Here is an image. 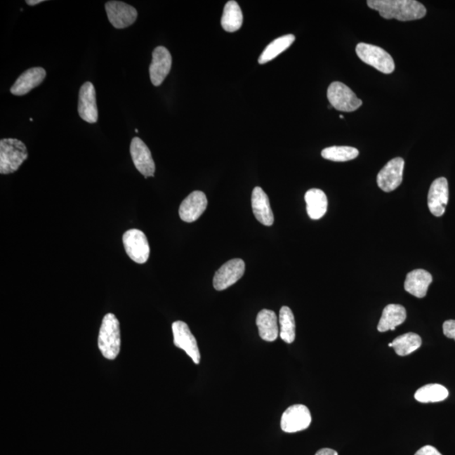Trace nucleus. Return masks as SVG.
<instances>
[{"label": "nucleus", "instance_id": "c756f323", "mask_svg": "<svg viewBox=\"0 0 455 455\" xmlns=\"http://www.w3.org/2000/svg\"><path fill=\"white\" fill-rule=\"evenodd\" d=\"M415 455H442L440 451L431 445H427L420 449Z\"/></svg>", "mask_w": 455, "mask_h": 455}, {"label": "nucleus", "instance_id": "b1692460", "mask_svg": "<svg viewBox=\"0 0 455 455\" xmlns=\"http://www.w3.org/2000/svg\"><path fill=\"white\" fill-rule=\"evenodd\" d=\"M421 345V338L416 333L409 332L396 337L389 344L390 348H393L395 352L399 356H407L409 354L416 351Z\"/></svg>", "mask_w": 455, "mask_h": 455}, {"label": "nucleus", "instance_id": "f03ea898", "mask_svg": "<svg viewBox=\"0 0 455 455\" xmlns=\"http://www.w3.org/2000/svg\"><path fill=\"white\" fill-rule=\"evenodd\" d=\"M98 347L103 357L114 360L121 349L120 324L115 315L109 313L104 316L101 323Z\"/></svg>", "mask_w": 455, "mask_h": 455}, {"label": "nucleus", "instance_id": "dca6fc26", "mask_svg": "<svg viewBox=\"0 0 455 455\" xmlns=\"http://www.w3.org/2000/svg\"><path fill=\"white\" fill-rule=\"evenodd\" d=\"M208 199L205 193L200 191L190 193L180 206L179 215L181 220L187 223L195 222L204 213Z\"/></svg>", "mask_w": 455, "mask_h": 455}, {"label": "nucleus", "instance_id": "4468645a", "mask_svg": "<svg viewBox=\"0 0 455 455\" xmlns=\"http://www.w3.org/2000/svg\"><path fill=\"white\" fill-rule=\"evenodd\" d=\"M78 112L79 117L88 124L98 121L95 88L91 82H86L79 90Z\"/></svg>", "mask_w": 455, "mask_h": 455}, {"label": "nucleus", "instance_id": "7c9ffc66", "mask_svg": "<svg viewBox=\"0 0 455 455\" xmlns=\"http://www.w3.org/2000/svg\"><path fill=\"white\" fill-rule=\"evenodd\" d=\"M315 455H338L336 451L331 449H319Z\"/></svg>", "mask_w": 455, "mask_h": 455}, {"label": "nucleus", "instance_id": "0eeeda50", "mask_svg": "<svg viewBox=\"0 0 455 455\" xmlns=\"http://www.w3.org/2000/svg\"><path fill=\"white\" fill-rule=\"evenodd\" d=\"M176 347L183 349L196 364L201 361V354L195 336L190 331L187 323L177 320L172 324Z\"/></svg>", "mask_w": 455, "mask_h": 455}, {"label": "nucleus", "instance_id": "423d86ee", "mask_svg": "<svg viewBox=\"0 0 455 455\" xmlns=\"http://www.w3.org/2000/svg\"><path fill=\"white\" fill-rule=\"evenodd\" d=\"M122 242H124L126 254L135 263L143 264L149 259L150 244L143 231L133 229L125 232Z\"/></svg>", "mask_w": 455, "mask_h": 455}, {"label": "nucleus", "instance_id": "393cba45", "mask_svg": "<svg viewBox=\"0 0 455 455\" xmlns=\"http://www.w3.org/2000/svg\"><path fill=\"white\" fill-rule=\"evenodd\" d=\"M295 37L292 34L289 35L282 36L277 38V39L270 44L267 48H265L263 53L261 54L258 59L261 65H264L272 59L277 58L278 55L284 53L285 50L288 49L291 45L294 44Z\"/></svg>", "mask_w": 455, "mask_h": 455}, {"label": "nucleus", "instance_id": "f257e3e1", "mask_svg": "<svg viewBox=\"0 0 455 455\" xmlns=\"http://www.w3.org/2000/svg\"><path fill=\"white\" fill-rule=\"evenodd\" d=\"M367 4L386 20H416L427 14L423 4L416 0H369Z\"/></svg>", "mask_w": 455, "mask_h": 455}, {"label": "nucleus", "instance_id": "4be33fe9", "mask_svg": "<svg viewBox=\"0 0 455 455\" xmlns=\"http://www.w3.org/2000/svg\"><path fill=\"white\" fill-rule=\"evenodd\" d=\"M306 210L311 219L317 220L326 214L328 200L326 194L319 189H310L305 193Z\"/></svg>", "mask_w": 455, "mask_h": 455}, {"label": "nucleus", "instance_id": "9b49d317", "mask_svg": "<svg viewBox=\"0 0 455 455\" xmlns=\"http://www.w3.org/2000/svg\"><path fill=\"white\" fill-rule=\"evenodd\" d=\"M105 7L110 23L117 29L128 27L137 20L136 8L124 2L109 1Z\"/></svg>", "mask_w": 455, "mask_h": 455}, {"label": "nucleus", "instance_id": "9d476101", "mask_svg": "<svg viewBox=\"0 0 455 455\" xmlns=\"http://www.w3.org/2000/svg\"><path fill=\"white\" fill-rule=\"evenodd\" d=\"M404 166V159L400 157L395 158L388 162L378 174V187L385 192L395 191L402 183Z\"/></svg>", "mask_w": 455, "mask_h": 455}, {"label": "nucleus", "instance_id": "c85d7f7f", "mask_svg": "<svg viewBox=\"0 0 455 455\" xmlns=\"http://www.w3.org/2000/svg\"><path fill=\"white\" fill-rule=\"evenodd\" d=\"M442 331H444L445 336L455 341V320H446L444 324H442Z\"/></svg>", "mask_w": 455, "mask_h": 455}, {"label": "nucleus", "instance_id": "39448f33", "mask_svg": "<svg viewBox=\"0 0 455 455\" xmlns=\"http://www.w3.org/2000/svg\"><path fill=\"white\" fill-rule=\"evenodd\" d=\"M327 98L333 108L345 112H355L362 104L351 88L341 82H333L327 90Z\"/></svg>", "mask_w": 455, "mask_h": 455}, {"label": "nucleus", "instance_id": "aec40b11", "mask_svg": "<svg viewBox=\"0 0 455 455\" xmlns=\"http://www.w3.org/2000/svg\"><path fill=\"white\" fill-rule=\"evenodd\" d=\"M256 326L261 338L265 341H274L279 336L277 316L272 310L260 311L256 317Z\"/></svg>", "mask_w": 455, "mask_h": 455}, {"label": "nucleus", "instance_id": "ddd939ff", "mask_svg": "<svg viewBox=\"0 0 455 455\" xmlns=\"http://www.w3.org/2000/svg\"><path fill=\"white\" fill-rule=\"evenodd\" d=\"M152 62L150 66V75L152 84L159 86L166 79L171 70L172 57L164 46H157L152 55Z\"/></svg>", "mask_w": 455, "mask_h": 455}, {"label": "nucleus", "instance_id": "cd10ccee", "mask_svg": "<svg viewBox=\"0 0 455 455\" xmlns=\"http://www.w3.org/2000/svg\"><path fill=\"white\" fill-rule=\"evenodd\" d=\"M360 154L356 147L349 146H332L327 147L322 152L324 159L335 162H345L356 159Z\"/></svg>", "mask_w": 455, "mask_h": 455}, {"label": "nucleus", "instance_id": "f3484780", "mask_svg": "<svg viewBox=\"0 0 455 455\" xmlns=\"http://www.w3.org/2000/svg\"><path fill=\"white\" fill-rule=\"evenodd\" d=\"M46 70L44 67H35L25 71L11 88V92L15 95H24L39 86L46 78Z\"/></svg>", "mask_w": 455, "mask_h": 455}, {"label": "nucleus", "instance_id": "6ab92c4d", "mask_svg": "<svg viewBox=\"0 0 455 455\" xmlns=\"http://www.w3.org/2000/svg\"><path fill=\"white\" fill-rule=\"evenodd\" d=\"M432 282L431 274L424 269H416L407 274L404 290L416 298H424Z\"/></svg>", "mask_w": 455, "mask_h": 455}, {"label": "nucleus", "instance_id": "7ed1b4c3", "mask_svg": "<svg viewBox=\"0 0 455 455\" xmlns=\"http://www.w3.org/2000/svg\"><path fill=\"white\" fill-rule=\"evenodd\" d=\"M28 157L27 146L16 138H4L0 141V173L15 172Z\"/></svg>", "mask_w": 455, "mask_h": 455}, {"label": "nucleus", "instance_id": "1a4fd4ad", "mask_svg": "<svg viewBox=\"0 0 455 455\" xmlns=\"http://www.w3.org/2000/svg\"><path fill=\"white\" fill-rule=\"evenodd\" d=\"M246 270V264L242 259H232L223 264L215 273L213 286L218 291L230 288L242 278Z\"/></svg>", "mask_w": 455, "mask_h": 455}, {"label": "nucleus", "instance_id": "f8f14e48", "mask_svg": "<svg viewBox=\"0 0 455 455\" xmlns=\"http://www.w3.org/2000/svg\"><path fill=\"white\" fill-rule=\"evenodd\" d=\"M130 153L137 170L147 178L153 177L155 164L151 152L141 138H134L130 145Z\"/></svg>", "mask_w": 455, "mask_h": 455}, {"label": "nucleus", "instance_id": "473e14b6", "mask_svg": "<svg viewBox=\"0 0 455 455\" xmlns=\"http://www.w3.org/2000/svg\"><path fill=\"white\" fill-rule=\"evenodd\" d=\"M341 119H343L344 117L343 115H340Z\"/></svg>", "mask_w": 455, "mask_h": 455}, {"label": "nucleus", "instance_id": "bb28decb", "mask_svg": "<svg viewBox=\"0 0 455 455\" xmlns=\"http://www.w3.org/2000/svg\"><path fill=\"white\" fill-rule=\"evenodd\" d=\"M279 336L286 343H292L295 340V319L290 308L284 306L279 312Z\"/></svg>", "mask_w": 455, "mask_h": 455}, {"label": "nucleus", "instance_id": "a878e982", "mask_svg": "<svg viewBox=\"0 0 455 455\" xmlns=\"http://www.w3.org/2000/svg\"><path fill=\"white\" fill-rule=\"evenodd\" d=\"M449 391L438 383H429L417 390L415 399L421 403L440 402L448 398Z\"/></svg>", "mask_w": 455, "mask_h": 455}, {"label": "nucleus", "instance_id": "a211bd4d", "mask_svg": "<svg viewBox=\"0 0 455 455\" xmlns=\"http://www.w3.org/2000/svg\"><path fill=\"white\" fill-rule=\"evenodd\" d=\"M253 213L257 220L265 226H271L274 223V215L270 205L269 198L263 188L256 187L251 196Z\"/></svg>", "mask_w": 455, "mask_h": 455}, {"label": "nucleus", "instance_id": "20e7f679", "mask_svg": "<svg viewBox=\"0 0 455 455\" xmlns=\"http://www.w3.org/2000/svg\"><path fill=\"white\" fill-rule=\"evenodd\" d=\"M356 53L361 60L381 73L389 74L395 70V62L390 55L378 46L360 42L356 46Z\"/></svg>", "mask_w": 455, "mask_h": 455}, {"label": "nucleus", "instance_id": "6e6552de", "mask_svg": "<svg viewBox=\"0 0 455 455\" xmlns=\"http://www.w3.org/2000/svg\"><path fill=\"white\" fill-rule=\"evenodd\" d=\"M311 414L309 409L303 404H294L284 412L281 419V428L285 433H297L310 427Z\"/></svg>", "mask_w": 455, "mask_h": 455}, {"label": "nucleus", "instance_id": "2eb2a0df", "mask_svg": "<svg viewBox=\"0 0 455 455\" xmlns=\"http://www.w3.org/2000/svg\"><path fill=\"white\" fill-rule=\"evenodd\" d=\"M449 194V183L444 177H440L433 181L428 192V205L430 212L434 216L441 217L445 213Z\"/></svg>", "mask_w": 455, "mask_h": 455}, {"label": "nucleus", "instance_id": "2f4dec72", "mask_svg": "<svg viewBox=\"0 0 455 455\" xmlns=\"http://www.w3.org/2000/svg\"><path fill=\"white\" fill-rule=\"evenodd\" d=\"M44 2V0H27L25 3L28 4V6H37L38 4H41Z\"/></svg>", "mask_w": 455, "mask_h": 455}, {"label": "nucleus", "instance_id": "5701e85b", "mask_svg": "<svg viewBox=\"0 0 455 455\" xmlns=\"http://www.w3.org/2000/svg\"><path fill=\"white\" fill-rule=\"evenodd\" d=\"M243 14L237 2H227L221 19L222 27L228 32H237L242 27Z\"/></svg>", "mask_w": 455, "mask_h": 455}, {"label": "nucleus", "instance_id": "412c9836", "mask_svg": "<svg viewBox=\"0 0 455 455\" xmlns=\"http://www.w3.org/2000/svg\"><path fill=\"white\" fill-rule=\"evenodd\" d=\"M406 319V309L402 305L392 303L383 309L378 324V331L379 332L394 331L400 324L404 323Z\"/></svg>", "mask_w": 455, "mask_h": 455}]
</instances>
